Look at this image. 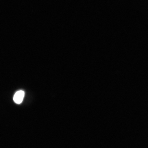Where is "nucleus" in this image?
Masks as SVG:
<instances>
[{
    "instance_id": "f257e3e1",
    "label": "nucleus",
    "mask_w": 148,
    "mask_h": 148,
    "mask_svg": "<svg viewBox=\"0 0 148 148\" xmlns=\"http://www.w3.org/2000/svg\"><path fill=\"white\" fill-rule=\"evenodd\" d=\"M25 92L23 90H19L15 94L14 97V101L15 103L17 104H20L23 101Z\"/></svg>"
}]
</instances>
